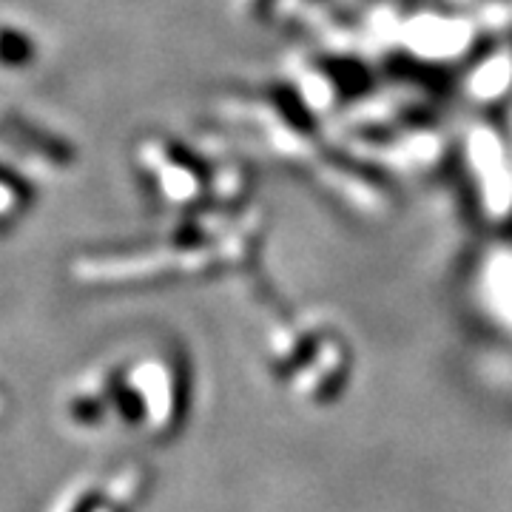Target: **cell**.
Segmentation results:
<instances>
[{"label": "cell", "mask_w": 512, "mask_h": 512, "mask_svg": "<svg viewBox=\"0 0 512 512\" xmlns=\"http://www.w3.org/2000/svg\"><path fill=\"white\" fill-rule=\"evenodd\" d=\"M32 197H35V191L26 185L18 171L0 165V222L15 220L23 208H29Z\"/></svg>", "instance_id": "3"}, {"label": "cell", "mask_w": 512, "mask_h": 512, "mask_svg": "<svg viewBox=\"0 0 512 512\" xmlns=\"http://www.w3.org/2000/svg\"><path fill=\"white\" fill-rule=\"evenodd\" d=\"M106 413V402L103 399H92V396H74L69 402V416L80 424H94L103 419Z\"/></svg>", "instance_id": "4"}, {"label": "cell", "mask_w": 512, "mask_h": 512, "mask_svg": "<svg viewBox=\"0 0 512 512\" xmlns=\"http://www.w3.org/2000/svg\"><path fill=\"white\" fill-rule=\"evenodd\" d=\"M0 143L12 146L20 154L40 157V163H49L52 168L72 165L74 157V148L69 143L57 140V134L20 117V111L12 109H0Z\"/></svg>", "instance_id": "1"}, {"label": "cell", "mask_w": 512, "mask_h": 512, "mask_svg": "<svg viewBox=\"0 0 512 512\" xmlns=\"http://www.w3.org/2000/svg\"><path fill=\"white\" fill-rule=\"evenodd\" d=\"M100 510V498H97V493H83L77 495L72 501V507L66 512H97Z\"/></svg>", "instance_id": "5"}, {"label": "cell", "mask_w": 512, "mask_h": 512, "mask_svg": "<svg viewBox=\"0 0 512 512\" xmlns=\"http://www.w3.org/2000/svg\"><path fill=\"white\" fill-rule=\"evenodd\" d=\"M37 57V43L20 26L0 23V69L18 72Z\"/></svg>", "instance_id": "2"}]
</instances>
